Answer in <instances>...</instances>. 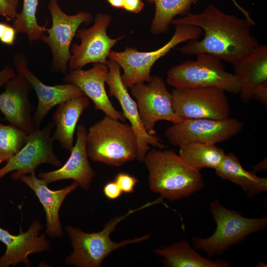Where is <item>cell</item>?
<instances>
[{
    "mask_svg": "<svg viewBox=\"0 0 267 267\" xmlns=\"http://www.w3.org/2000/svg\"><path fill=\"white\" fill-rule=\"evenodd\" d=\"M234 70L241 80V100L248 103L256 88L267 82V46L259 44L234 66Z\"/></svg>",
    "mask_w": 267,
    "mask_h": 267,
    "instance_id": "44dd1931",
    "label": "cell"
},
{
    "mask_svg": "<svg viewBox=\"0 0 267 267\" xmlns=\"http://www.w3.org/2000/svg\"><path fill=\"white\" fill-rule=\"evenodd\" d=\"M39 0H23L21 12L13 20L12 27L17 33L26 34L31 42L41 39L46 32V24L40 26L36 19Z\"/></svg>",
    "mask_w": 267,
    "mask_h": 267,
    "instance_id": "4316f807",
    "label": "cell"
},
{
    "mask_svg": "<svg viewBox=\"0 0 267 267\" xmlns=\"http://www.w3.org/2000/svg\"><path fill=\"white\" fill-rule=\"evenodd\" d=\"M243 129L241 121L229 117L223 120L185 119L166 129L164 135L175 146L191 142L216 144L235 136Z\"/></svg>",
    "mask_w": 267,
    "mask_h": 267,
    "instance_id": "9c48e42d",
    "label": "cell"
},
{
    "mask_svg": "<svg viewBox=\"0 0 267 267\" xmlns=\"http://www.w3.org/2000/svg\"><path fill=\"white\" fill-rule=\"evenodd\" d=\"M150 189L171 201L187 198L202 189V175L172 150H149L143 161Z\"/></svg>",
    "mask_w": 267,
    "mask_h": 267,
    "instance_id": "7a4b0ae2",
    "label": "cell"
},
{
    "mask_svg": "<svg viewBox=\"0 0 267 267\" xmlns=\"http://www.w3.org/2000/svg\"><path fill=\"white\" fill-rule=\"evenodd\" d=\"M13 63L16 72L29 81L38 96L37 109L33 116L36 130L40 128L43 120L53 107L84 94L79 87L72 83L53 86L44 84L29 69L27 58L23 53H16L14 56Z\"/></svg>",
    "mask_w": 267,
    "mask_h": 267,
    "instance_id": "9a60e30c",
    "label": "cell"
},
{
    "mask_svg": "<svg viewBox=\"0 0 267 267\" xmlns=\"http://www.w3.org/2000/svg\"><path fill=\"white\" fill-rule=\"evenodd\" d=\"M4 86V91L0 93V111L11 125L30 134L36 130L33 122L34 108L29 99L31 84L16 72Z\"/></svg>",
    "mask_w": 267,
    "mask_h": 267,
    "instance_id": "2e32d148",
    "label": "cell"
},
{
    "mask_svg": "<svg viewBox=\"0 0 267 267\" xmlns=\"http://www.w3.org/2000/svg\"><path fill=\"white\" fill-rule=\"evenodd\" d=\"M8 24L0 22V39L2 37Z\"/></svg>",
    "mask_w": 267,
    "mask_h": 267,
    "instance_id": "74e56055",
    "label": "cell"
},
{
    "mask_svg": "<svg viewBox=\"0 0 267 267\" xmlns=\"http://www.w3.org/2000/svg\"><path fill=\"white\" fill-rule=\"evenodd\" d=\"M144 6L142 0H124L123 9L127 11L138 13Z\"/></svg>",
    "mask_w": 267,
    "mask_h": 267,
    "instance_id": "d6a6232c",
    "label": "cell"
},
{
    "mask_svg": "<svg viewBox=\"0 0 267 267\" xmlns=\"http://www.w3.org/2000/svg\"><path fill=\"white\" fill-rule=\"evenodd\" d=\"M88 130L82 125L77 128V139L66 163L58 169L47 172H40L38 177L48 185L63 179H72L85 190L89 189L95 176L88 159L87 150Z\"/></svg>",
    "mask_w": 267,
    "mask_h": 267,
    "instance_id": "d6986e66",
    "label": "cell"
},
{
    "mask_svg": "<svg viewBox=\"0 0 267 267\" xmlns=\"http://www.w3.org/2000/svg\"><path fill=\"white\" fill-rule=\"evenodd\" d=\"M19 180L35 192L44 207L46 234L51 238L62 237L63 231L59 220V211L67 196L79 186L78 183L74 181L63 188L53 190L48 187L44 179L36 177L35 172L22 176Z\"/></svg>",
    "mask_w": 267,
    "mask_h": 267,
    "instance_id": "ffe728a7",
    "label": "cell"
},
{
    "mask_svg": "<svg viewBox=\"0 0 267 267\" xmlns=\"http://www.w3.org/2000/svg\"><path fill=\"white\" fill-rule=\"evenodd\" d=\"M108 70L106 64L95 63L87 70H70L66 74L64 81L79 87L84 95L93 102L95 109L102 111L106 116L126 122L127 119L123 113L114 108L107 94L105 83Z\"/></svg>",
    "mask_w": 267,
    "mask_h": 267,
    "instance_id": "ac0fdd59",
    "label": "cell"
},
{
    "mask_svg": "<svg viewBox=\"0 0 267 267\" xmlns=\"http://www.w3.org/2000/svg\"><path fill=\"white\" fill-rule=\"evenodd\" d=\"M130 88L143 127L149 134L156 135L155 126L159 121L175 124L183 120L174 111L172 93L160 77L151 76L148 82L136 83Z\"/></svg>",
    "mask_w": 267,
    "mask_h": 267,
    "instance_id": "8fae6325",
    "label": "cell"
},
{
    "mask_svg": "<svg viewBox=\"0 0 267 267\" xmlns=\"http://www.w3.org/2000/svg\"><path fill=\"white\" fill-rule=\"evenodd\" d=\"M29 134L12 125L0 123V164L7 162L27 142Z\"/></svg>",
    "mask_w": 267,
    "mask_h": 267,
    "instance_id": "83f0119b",
    "label": "cell"
},
{
    "mask_svg": "<svg viewBox=\"0 0 267 267\" xmlns=\"http://www.w3.org/2000/svg\"><path fill=\"white\" fill-rule=\"evenodd\" d=\"M117 183L122 192L131 193L134 192V188L138 182L136 177L126 173H120L115 178Z\"/></svg>",
    "mask_w": 267,
    "mask_h": 267,
    "instance_id": "f1b7e54d",
    "label": "cell"
},
{
    "mask_svg": "<svg viewBox=\"0 0 267 267\" xmlns=\"http://www.w3.org/2000/svg\"><path fill=\"white\" fill-rule=\"evenodd\" d=\"M225 92L215 88H175L171 92L172 108L183 119H225L230 109Z\"/></svg>",
    "mask_w": 267,
    "mask_h": 267,
    "instance_id": "30bf717a",
    "label": "cell"
},
{
    "mask_svg": "<svg viewBox=\"0 0 267 267\" xmlns=\"http://www.w3.org/2000/svg\"><path fill=\"white\" fill-rule=\"evenodd\" d=\"M19 0H0V16L8 21H13L17 16Z\"/></svg>",
    "mask_w": 267,
    "mask_h": 267,
    "instance_id": "f546056e",
    "label": "cell"
},
{
    "mask_svg": "<svg viewBox=\"0 0 267 267\" xmlns=\"http://www.w3.org/2000/svg\"><path fill=\"white\" fill-rule=\"evenodd\" d=\"M104 195L109 199L115 200L118 198L122 191L115 181L107 183L103 187Z\"/></svg>",
    "mask_w": 267,
    "mask_h": 267,
    "instance_id": "4dcf8cb0",
    "label": "cell"
},
{
    "mask_svg": "<svg viewBox=\"0 0 267 267\" xmlns=\"http://www.w3.org/2000/svg\"><path fill=\"white\" fill-rule=\"evenodd\" d=\"M111 19L108 14L98 13L91 27L78 30L76 36L80 39L81 43L71 45L68 66L70 70L81 69L91 63L106 64L111 48L125 37L124 35L112 39L107 35V29Z\"/></svg>",
    "mask_w": 267,
    "mask_h": 267,
    "instance_id": "4fadbf2b",
    "label": "cell"
},
{
    "mask_svg": "<svg viewBox=\"0 0 267 267\" xmlns=\"http://www.w3.org/2000/svg\"><path fill=\"white\" fill-rule=\"evenodd\" d=\"M252 99L262 103L266 107L267 106V82L259 86L253 92Z\"/></svg>",
    "mask_w": 267,
    "mask_h": 267,
    "instance_id": "1f68e13d",
    "label": "cell"
},
{
    "mask_svg": "<svg viewBox=\"0 0 267 267\" xmlns=\"http://www.w3.org/2000/svg\"><path fill=\"white\" fill-rule=\"evenodd\" d=\"M1 119H0V121Z\"/></svg>",
    "mask_w": 267,
    "mask_h": 267,
    "instance_id": "f35d334b",
    "label": "cell"
},
{
    "mask_svg": "<svg viewBox=\"0 0 267 267\" xmlns=\"http://www.w3.org/2000/svg\"><path fill=\"white\" fill-rule=\"evenodd\" d=\"M16 32L14 28L9 25H7L4 33L0 39V41L6 45H12L14 44Z\"/></svg>",
    "mask_w": 267,
    "mask_h": 267,
    "instance_id": "836d02e7",
    "label": "cell"
},
{
    "mask_svg": "<svg viewBox=\"0 0 267 267\" xmlns=\"http://www.w3.org/2000/svg\"><path fill=\"white\" fill-rule=\"evenodd\" d=\"M87 150L94 162L120 167L136 158L137 139L130 125L105 116L88 131Z\"/></svg>",
    "mask_w": 267,
    "mask_h": 267,
    "instance_id": "3957f363",
    "label": "cell"
},
{
    "mask_svg": "<svg viewBox=\"0 0 267 267\" xmlns=\"http://www.w3.org/2000/svg\"><path fill=\"white\" fill-rule=\"evenodd\" d=\"M210 211L216 228L209 237L192 238L196 250L206 252L208 258L221 256L232 246L241 244L254 232L267 226V217L249 218L240 213L225 208L217 199L210 203Z\"/></svg>",
    "mask_w": 267,
    "mask_h": 267,
    "instance_id": "5b68a950",
    "label": "cell"
},
{
    "mask_svg": "<svg viewBox=\"0 0 267 267\" xmlns=\"http://www.w3.org/2000/svg\"><path fill=\"white\" fill-rule=\"evenodd\" d=\"M54 128L53 123L50 122L42 129H37L29 134L24 145L0 169V179L13 172L12 179L19 180L22 176L31 174L37 167L44 163L60 167L62 162L55 154L53 149L54 140L51 132Z\"/></svg>",
    "mask_w": 267,
    "mask_h": 267,
    "instance_id": "7c38bea8",
    "label": "cell"
},
{
    "mask_svg": "<svg viewBox=\"0 0 267 267\" xmlns=\"http://www.w3.org/2000/svg\"><path fill=\"white\" fill-rule=\"evenodd\" d=\"M43 226L41 222L34 220L24 232L20 227V233L13 235L0 227V241L6 246L4 253L0 257V267L15 266L23 263L30 266L28 256L44 252L50 249V242L44 234L39 235Z\"/></svg>",
    "mask_w": 267,
    "mask_h": 267,
    "instance_id": "e0dca14e",
    "label": "cell"
},
{
    "mask_svg": "<svg viewBox=\"0 0 267 267\" xmlns=\"http://www.w3.org/2000/svg\"><path fill=\"white\" fill-rule=\"evenodd\" d=\"M253 172L256 173L259 171H265L267 169V158L253 167Z\"/></svg>",
    "mask_w": 267,
    "mask_h": 267,
    "instance_id": "d590c367",
    "label": "cell"
},
{
    "mask_svg": "<svg viewBox=\"0 0 267 267\" xmlns=\"http://www.w3.org/2000/svg\"><path fill=\"white\" fill-rule=\"evenodd\" d=\"M163 257L161 263L167 267H229L230 264L222 259L211 260L204 258L191 248L187 241L181 240L170 246L155 250Z\"/></svg>",
    "mask_w": 267,
    "mask_h": 267,
    "instance_id": "603a6c76",
    "label": "cell"
},
{
    "mask_svg": "<svg viewBox=\"0 0 267 267\" xmlns=\"http://www.w3.org/2000/svg\"><path fill=\"white\" fill-rule=\"evenodd\" d=\"M216 175L240 186L249 198L267 190V178L256 176L253 171H247L232 153L226 154L215 169Z\"/></svg>",
    "mask_w": 267,
    "mask_h": 267,
    "instance_id": "cb8c5ba5",
    "label": "cell"
},
{
    "mask_svg": "<svg viewBox=\"0 0 267 267\" xmlns=\"http://www.w3.org/2000/svg\"><path fill=\"white\" fill-rule=\"evenodd\" d=\"M89 105V98L82 94L59 105L52 120L55 130L52 135L62 148L71 151L74 145V134L78 121Z\"/></svg>",
    "mask_w": 267,
    "mask_h": 267,
    "instance_id": "7402d4cb",
    "label": "cell"
},
{
    "mask_svg": "<svg viewBox=\"0 0 267 267\" xmlns=\"http://www.w3.org/2000/svg\"><path fill=\"white\" fill-rule=\"evenodd\" d=\"M172 24L191 25L204 32L201 40L188 41L180 48L186 55L209 54L235 66L259 45L251 33L255 23L250 16L239 18L212 4L200 13L188 12L182 18H175Z\"/></svg>",
    "mask_w": 267,
    "mask_h": 267,
    "instance_id": "6da1fadb",
    "label": "cell"
},
{
    "mask_svg": "<svg viewBox=\"0 0 267 267\" xmlns=\"http://www.w3.org/2000/svg\"><path fill=\"white\" fill-rule=\"evenodd\" d=\"M16 74L13 68L10 65H7L0 71V87L4 85Z\"/></svg>",
    "mask_w": 267,
    "mask_h": 267,
    "instance_id": "e575fe53",
    "label": "cell"
},
{
    "mask_svg": "<svg viewBox=\"0 0 267 267\" xmlns=\"http://www.w3.org/2000/svg\"><path fill=\"white\" fill-rule=\"evenodd\" d=\"M167 82L176 89L215 88L234 94L240 93L241 84L237 76L225 71L221 60L206 53L170 68Z\"/></svg>",
    "mask_w": 267,
    "mask_h": 267,
    "instance_id": "8992f818",
    "label": "cell"
},
{
    "mask_svg": "<svg viewBox=\"0 0 267 267\" xmlns=\"http://www.w3.org/2000/svg\"><path fill=\"white\" fill-rule=\"evenodd\" d=\"M113 7L123 9L124 0H105Z\"/></svg>",
    "mask_w": 267,
    "mask_h": 267,
    "instance_id": "8d00e7d4",
    "label": "cell"
},
{
    "mask_svg": "<svg viewBox=\"0 0 267 267\" xmlns=\"http://www.w3.org/2000/svg\"><path fill=\"white\" fill-rule=\"evenodd\" d=\"M225 155L224 150L215 144L191 142L179 146V155L198 171L203 168L215 170Z\"/></svg>",
    "mask_w": 267,
    "mask_h": 267,
    "instance_id": "d4e9b609",
    "label": "cell"
},
{
    "mask_svg": "<svg viewBox=\"0 0 267 267\" xmlns=\"http://www.w3.org/2000/svg\"><path fill=\"white\" fill-rule=\"evenodd\" d=\"M47 7L52 25L51 28L46 29L47 35H44L40 40L51 49V70L66 74L72 40L80 26L90 23L92 16L89 12L81 11L74 15L67 14L60 8L58 0H49Z\"/></svg>",
    "mask_w": 267,
    "mask_h": 267,
    "instance_id": "ba28073f",
    "label": "cell"
},
{
    "mask_svg": "<svg viewBox=\"0 0 267 267\" xmlns=\"http://www.w3.org/2000/svg\"><path fill=\"white\" fill-rule=\"evenodd\" d=\"M162 201L160 197L137 209L130 210L122 216L115 217L108 222L99 232L87 233L79 227L67 226L65 231L71 240L73 250L67 257L66 264L78 267H99L104 259L112 252L127 245L149 239L150 234H148L134 239L115 242L111 239L110 234L115 229L117 224L127 216L139 210L162 202Z\"/></svg>",
    "mask_w": 267,
    "mask_h": 267,
    "instance_id": "277c9868",
    "label": "cell"
},
{
    "mask_svg": "<svg viewBox=\"0 0 267 267\" xmlns=\"http://www.w3.org/2000/svg\"><path fill=\"white\" fill-rule=\"evenodd\" d=\"M175 32L170 41L162 47L150 51H139L135 48L126 47L123 51L111 50L108 58L123 69L121 79L125 86L130 88L139 82H148L155 63L177 45L200 38L202 30L191 25H175Z\"/></svg>",
    "mask_w": 267,
    "mask_h": 267,
    "instance_id": "52a82bcc",
    "label": "cell"
},
{
    "mask_svg": "<svg viewBox=\"0 0 267 267\" xmlns=\"http://www.w3.org/2000/svg\"><path fill=\"white\" fill-rule=\"evenodd\" d=\"M106 65L109 70L106 83L109 87V94L119 101L123 115L130 122L137 139L136 159L139 162H143L145 156L149 150V145L160 149H163L166 146L158 136L149 134L144 128L136 103L130 96L122 80L119 65L111 59L107 60Z\"/></svg>",
    "mask_w": 267,
    "mask_h": 267,
    "instance_id": "5bb4252c",
    "label": "cell"
},
{
    "mask_svg": "<svg viewBox=\"0 0 267 267\" xmlns=\"http://www.w3.org/2000/svg\"><path fill=\"white\" fill-rule=\"evenodd\" d=\"M154 3L155 12L151 22L153 35L165 34L177 16L188 13L192 4L200 0H145Z\"/></svg>",
    "mask_w": 267,
    "mask_h": 267,
    "instance_id": "484cf974",
    "label": "cell"
}]
</instances>
